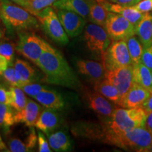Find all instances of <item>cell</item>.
I'll return each mask as SVG.
<instances>
[{"label": "cell", "instance_id": "obj_1", "mask_svg": "<svg viewBox=\"0 0 152 152\" xmlns=\"http://www.w3.org/2000/svg\"><path fill=\"white\" fill-rule=\"evenodd\" d=\"M35 65L40 68L49 84L71 89L80 87L78 78L61 53L50 45L42 53Z\"/></svg>", "mask_w": 152, "mask_h": 152}, {"label": "cell", "instance_id": "obj_2", "mask_svg": "<svg viewBox=\"0 0 152 152\" xmlns=\"http://www.w3.org/2000/svg\"><path fill=\"white\" fill-rule=\"evenodd\" d=\"M97 137L106 144L136 151L144 152L152 142V133L144 127H138L121 132L102 130Z\"/></svg>", "mask_w": 152, "mask_h": 152}, {"label": "cell", "instance_id": "obj_3", "mask_svg": "<svg viewBox=\"0 0 152 152\" xmlns=\"http://www.w3.org/2000/svg\"><path fill=\"white\" fill-rule=\"evenodd\" d=\"M0 18L7 27L16 30L39 27V20L35 15L11 0H0Z\"/></svg>", "mask_w": 152, "mask_h": 152}, {"label": "cell", "instance_id": "obj_4", "mask_svg": "<svg viewBox=\"0 0 152 152\" xmlns=\"http://www.w3.org/2000/svg\"><path fill=\"white\" fill-rule=\"evenodd\" d=\"M147 118L142 107L123 108L116 106L109 121L104 125L102 130L112 132H121L131 129L144 127Z\"/></svg>", "mask_w": 152, "mask_h": 152}, {"label": "cell", "instance_id": "obj_5", "mask_svg": "<svg viewBox=\"0 0 152 152\" xmlns=\"http://www.w3.org/2000/svg\"><path fill=\"white\" fill-rule=\"evenodd\" d=\"M49 46V43L35 33L22 32L19 33L16 50L19 54L35 64L42 53Z\"/></svg>", "mask_w": 152, "mask_h": 152}, {"label": "cell", "instance_id": "obj_6", "mask_svg": "<svg viewBox=\"0 0 152 152\" xmlns=\"http://www.w3.org/2000/svg\"><path fill=\"white\" fill-rule=\"evenodd\" d=\"M36 17L41 23L45 33L53 41L62 45H66L69 42L68 36L52 7H49L43 9L38 13Z\"/></svg>", "mask_w": 152, "mask_h": 152}, {"label": "cell", "instance_id": "obj_7", "mask_svg": "<svg viewBox=\"0 0 152 152\" xmlns=\"http://www.w3.org/2000/svg\"><path fill=\"white\" fill-rule=\"evenodd\" d=\"M101 58L107 71L132 65V61L125 39L112 41Z\"/></svg>", "mask_w": 152, "mask_h": 152}, {"label": "cell", "instance_id": "obj_8", "mask_svg": "<svg viewBox=\"0 0 152 152\" xmlns=\"http://www.w3.org/2000/svg\"><path fill=\"white\" fill-rule=\"evenodd\" d=\"M84 38L87 48L99 54L101 58L112 42L106 28L93 23L85 26Z\"/></svg>", "mask_w": 152, "mask_h": 152}, {"label": "cell", "instance_id": "obj_9", "mask_svg": "<svg viewBox=\"0 0 152 152\" xmlns=\"http://www.w3.org/2000/svg\"><path fill=\"white\" fill-rule=\"evenodd\" d=\"M105 28L112 41L126 39L136 35L135 26L128 19L115 13H109Z\"/></svg>", "mask_w": 152, "mask_h": 152}, {"label": "cell", "instance_id": "obj_10", "mask_svg": "<svg viewBox=\"0 0 152 152\" xmlns=\"http://www.w3.org/2000/svg\"><path fill=\"white\" fill-rule=\"evenodd\" d=\"M105 78L116 87L122 99L134 83L133 66H123V67L109 70L106 71Z\"/></svg>", "mask_w": 152, "mask_h": 152}, {"label": "cell", "instance_id": "obj_11", "mask_svg": "<svg viewBox=\"0 0 152 152\" xmlns=\"http://www.w3.org/2000/svg\"><path fill=\"white\" fill-rule=\"evenodd\" d=\"M56 12L68 37H75L83 33L86 26V19L71 11L56 9Z\"/></svg>", "mask_w": 152, "mask_h": 152}, {"label": "cell", "instance_id": "obj_12", "mask_svg": "<svg viewBox=\"0 0 152 152\" xmlns=\"http://www.w3.org/2000/svg\"><path fill=\"white\" fill-rule=\"evenodd\" d=\"M84 93L85 99L91 109L102 116L109 118L111 117L115 106L109 99L94 90L92 91L86 88Z\"/></svg>", "mask_w": 152, "mask_h": 152}, {"label": "cell", "instance_id": "obj_13", "mask_svg": "<svg viewBox=\"0 0 152 152\" xmlns=\"http://www.w3.org/2000/svg\"><path fill=\"white\" fill-rule=\"evenodd\" d=\"M149 90L133 83L132 86L121 100L118 106L123 108L142 107L151 95Z\"/></svg>", "mask_w": 152, "mask_h": 152}, {"label": "cell", "instance_id": "obj_14", "mask_svg": "<svg viewBox=\"0 0 152 152\" xmlns=\"http://www.w3.org/2000/svg\"><path fill=\"white\" fill-rule=\"evenodd\" d=\"M62 123V118L56 110L45 108L42 109L40 115L35 124V128L49 135L58 130Z\"/></svg>", "mask_w": 152, "mask_h": 152}, {"label": "cell", "instance_id": "obj_15", "mask_svg": "<svg viewBox=\"0 0 152 152\" xmlns=\"http://www.w3.org/2000/svg\"><path fill=\"white\" fill-rule=\"evenodd\" d=\"M78 72L88 77L93 83L105 78L106 68L102 62L92 60H78L76 64Z\"/></svg>", "mask_w": 152, "mask_h": 152}, {"label": "cell", "instance_id": "obj_16", "mask_svg": "<svg viewBox=\"0 0 152 152\" xmlns=\"http://www.w3.org/2000/svg\"><path fill=\"white\" fill-rule=\"evenodd\" d=\"M42 111V106L31 99H28L27 103L22 110L15 113V123H23L28 127H35Z\"/></svg>", "mask_w": 152, "mask_h": 152}, {"label": "cell", "instance_id": "obj_17", "mask_svg": "<svg viewBox=\"0 0 152 152\" xmlns=\"http://www.w3.org/2000/svg\"><path fill=\"white\" fill-rule=\"evenodd\" d=\"M96 1L99 2L102 6H104L110 12L118 14L125 17L130 23H132L135 27L144 14L138 11L133 7L121 5L119 4L111 2L108 0H96Z\"/></svg>", "mask_w": 152, "mask_h": 152}, {"label": "cell", "instance_id": "obj_18", "mask_svg": "<svg viewBox=\"0 0 152 152\" xmlns=\"http://www.w3.org/2000/svg\"><path fill=\"white\" fill-rule=\"evenodd\" d=\"M52 7L55 9L71 11L88 20L90 16V0H57Z\"/></svg>", "mask_w": 152, "mask_h": 152}, {"label": "cell", "instance_id": "obj_19", "mask_svg": "<svg viewBox=\"0 0 152 152\" xmlns=\"http://www.w3.org/2000/svg\"><path fill=\"white\" fill-rule=\"evenodd\" d=\"M33 99L44 107L56 111L63 109L65 106V102L61 95L49 88L39 92Z\"/></svg>", "mask_w": 152, "mask_h": 152}, {"label": "cell", "instance_id": "obj_20", "mask_svg": "<svg viewBox=\"0 0 152 152\" xmlns=\"http://www.w3.org/2000/svg\"><path fill=\"white\" fill-rule=\"evenodd\" d=\"M136 35L137 36L144 47L152 44V14L145 13L136 27Z\"/></svg>", "mask_w": 152, "mask_h": 152}, {"label": "cell", "instance_id": "obj_21", "mask_svg": "<svg viewBox=\"0 0 152 152\" xmlns=\"http://www.w3.org/2000/svg\"><path fill=\"white\" fill-rule=\"evenodd\" d=\"M47 137L49 146L53 151L65 152L71 149V141L68 133L65 131L57 130L47 135Z\"/></svg>", "mask_w": 152, "mask_h": 152}, {"label": "cell", "instance_id": "obj_22", "mask_svg": "<svg viewBox=\"0 0 152 152\" xmlns=\"http://www.w3.org/2000/svg\"><path fill=\"white\" fill-rule=\"evenodd\" d=\"M93 88L95 91L105 96L110 102L118 106L121 99V95L116 87L111 84L107 79L104 78L102 80L95 82Z\"/></svg>", "mask_w": 152, "mask_h": 152}, {"label": "cell", "instance_id": "obj_23", "mask_svg": "<svg viewBox=\"0 0 152 152\" xmlns=\"http://www.w3.org/2000/svg\"><path fill=\"white\" fill-rule=\"evenodd\" d=\"M14 67L23 85L26 83H35L37 80V74L36 71L33 66H30L29 63L26 61L16 58L14 62Z\"/></svg>", "mask_w": 152, "mask_h": 152}, {"label": "cell", "instance_id": "obj_24", "mask_svg": "<svg viewBox=\"0 0 152 152\" xmlns=\"http://www.w3.org/2000/svg\"><path fill=\"white\" fill-rule=\"evenodd\" d=\"M133 82L152 93L151 71L142 62L133 66Z\"/></svg>", "mask_w": 152, "mask_h": 152}, {"label": "cell", "instance_id": "obj_25", "mask_svg": "<svg viewBox=\"0 0 152 152\" xmlns=\"http://www.w3.org/2000/svg\"><path fill=\"white\" fill-rule=\"evenodd\" d=\"M109 11L96 0H90V16L89 20L93 23L105 28Z\"/></svg>", "mask_w": 152, "mask_h": 152}, {"label": "cell", "instance_id": "obj_26", "mask_svg": "<svg viewBox=\"0 0 152 152\" xmlns=\"http://www.w3.org/2000/svg\"><path fill=\"white\" fill-rule=\"evenodd\" d=\"M125 41L128 45L132 65L134 66L140 64L142 60L144 47L138 37H137L136 35H134L125 39Z\"/></svg>", "mask_w": 152, "mask_h": 152}, {"label": "cell", "instance_id": "obj_27", "mask_svg": "<svg viewBox=\"0 0 152 152\" xmlns=\"http://www.w3.org/2000/svg\"><path fill=\"white\" fill-rule=\"evenodd\" d=\"M12 106L0 103V129L8 130L15 123V111Z\"/></svg>", "mask_w": 152, "mask_h": 152}, {"label": "cell", "instance_id": "obj_28", "mask_svg": "<svg viewBox=\"0 0 152 152\" xmlns=\"http://www.w3.org/2000/svg\"><path fill=\"white\" fill-rule=\"evenodd\" d=\"M10 106H12L16 111H20L24 108L27 103L28 98L26 97V93L20 87H10Z\"/></svg>", "mask_w": 152, "mask_h": 152}, {"label": "cell", "instance_id": "obj_29", "mask_svg": "<svg viewBox=\"0 0 152 152\" xmlns=\"http://www.w3.org/2000/svg\"><path fill=\"white\" fill-rule=\"evenodd\" d=\"M15 49L16 45L12 42L3 39V38L0 39V54L8 60L9 66H11L13 63Z\"/></svg>", "mask_w": 152, "mask_h": 152}, {"label": "cell", "instance_id": "obj_30", "mask_svg": "<svg viewBox=\"0 0 152 152\" xmlns=\"http://www.w3.org/2000/svg\"><path fill=\"white\" fill-rule=\"evenodd\" d=\"M1 77L7 83L10 85V87H18L23 85L22 82L19 79L14 67L9 66L3 72Z\"/></svg>", "mask_w": 152, "mask_h": 152}, {"label": "cell", "instance_id": "obj_31", "mask_svg": "<svg viewBox=\"0 0 152 152\" xmlns=\"http://www.w3.org/2000/svg\"><path fill=\"white\" fill-rule=\"evenodd\" d=\"M57 0H28V11L36 16L38 13L46 9L47 7L52 6L53 4Z\"/></svg>", "mask_w": 152, "mask_h": 152}, {"label": "cell", "instance_id": "obj_32", "mask_svg": "<svg viewBox=\"0 0 152 152\" xmlns=\"http://www.w3.org/2000/svg\"><path fill=\"white\" fill-rule=\"evenodd\" d=\"M20 88L23 90V92L26 94L29 95L30 96L33 98L35 97L36 95L39 94V92L49 89L45 85L35 83H26V84H23L22 86H20Z\"/></svg>", "mask_w": 152, "mask_h": 152}, {"label": "cell", "instance_id": "obj_33", "mask_svg": "<svg viewBox=\"0 0 152 152\" xmlns=\"http://www.w3.org/2000/svg\"><path fill=\"white\" fill-rule=\"evenodd\" d=\"M9 151L11 152H26L28 151L24 142L18 138H11L8 141Z\"/></svg>", "mask_w": 152, "mask_h": 152}, {"label": "cell", "instance_id": "obj_34", "mask_svg": "<svg viewBox=\"0 0 152 152\" xmlns=\"http://www.w3.org/2000/svg\"><path fill=\"white\" fill-rule=\"evenodd\" d=\"M45 133L38 130V151L39 152H51L52 149L49 146V141H47Z\"/></svg>", "mask_w": 152, "mask_h": 152}, {"label": "cell", "instance_id": "obj_35", "mask_svg": "<svg viewBox=\"0 0 152 152\" xmlns=\"http://www.w3.org/2000/svg\"><path fill=\"white\" fill-rule=\"evenodd\" d=\"M38 142V136L37 133L34 128V127H30V130L29 134H28L27 137H26L25 144H26V147H27L28 151H31L36 146V144Z\"/></svg>", "mask_w": 152, "mask_h": 152}, {"label": "cell", "instance_id": "obj_36", "mask_svg": "<svg viewBox=\"0 0 152 152\" xmlns=\"http://www.w3.org/2000/svg\"><path fill=\"white\" fill-rule=\"evenodd\" d=\"M141 62L152 71V44L149 46L144 47Z\"/></svg>", "mask_w": 152, "mask_h": 152}, {"label": "cell", "instance_id": "obj_37", "mask_svg": "<svg viewBox=\"0 0 152 152\" xmlns=\"http://www.w3.org/2000/svg\"><path fill=\"white\" fill-rule=\"evenodd\" d=\"M132 7L142 14L151 12L152 11V0H141Z\"/></svg>", "mask_w": 152, "mask_h": 152}, {"label": "cell", "instance_id": "obj_38", "mask_svg": "<svg viewBox=\"0 0 152 152\" xmlns=\"http://www.w3.org/2000/svg\"><path fill=\"white\" fill-rule=\"evenodd\" d=\"M0 103L10 105V93L4 85L0 83Z\"/></svg>", "mask_w": 152, "mask_h": 152}, {"label": "cell", "instance_id": "obj_39", "mask_svg": "<svg viewBox=\"0 0 152 152\" xmlns=\"http://www.w3.org/2000/svg\"><path fill=\"white\" fill-rule=\"evenodd\" d=\"M141 0H111L110 1L113 3L119 4L129 6V7H132V6L137 4L140 2Z\"/></svg>", "mask_w": 152, "mask_h": 152}, {"label": "cell", "instance_id": "obj_40", "mask_svg": "<svg viewBox=\"0 0 152 152\" xmlns=\"http://www.w3.org/2000/svg\"><path fill=\"white\" fill-rule=\"evenodd\" d=\"M9 66L8 60L2 55L0 54V75H2L3 72Z\"/></svg>", "mask_w": 152, "mask_h": 152}, {"label": "cell", "instance_id": "obj_41", "mask_svg": "<svg viewBox=\"0 0 152 152\" xmlns=\"http://www.w3.org/2000/svg\"><path fill=\"white\" fill-rule=\"evenodd\" d=\"M142 108L144 110L146 114L149 113L150 112L152 111V93L150 95L149 99L146 101V102L142 105Z\"/></svg>", "mask_w": 152, "mask_h": 152}, {"label": "cell", "instance_id": "obj_42", "mask_svg": "<svg viewBox=\"0 0 152 152\" xmlns=\"http://www.w3.org/2000/svg\"><path fill=\"white\" fill-rule=\"evenodd\" d=\"M144 128H145L150 132L152 133V111L147 115Z\"/></svg>", "mask_w": 152, "mask_h": 152}, {"label": "cell", "instance_id": "obj_43", "mask_svg": "<svg viewBox=\"0 0 152 152\" xmlns=\"http://www.w3.org/2000/svg\"><path fill=\"white\" fill-rule=\"evenodd\" d=\"M11 1H14V3L17 4L21 6V7H24L28 11V8H29V4H28V0H11Z\"/></svg>", "mask_w": 152, "mask_h": 152}, {"label": "cell", "instance_id": "obj_44", "mask_svg": "<svg viewBox=\"0 0 152 152\" xmlns=\"http://www.w3.org/2000/svg\"><path fill=\"white\" fill-rule=\"evenodd\" d=\"M7 149H8V147H7L6 144L3 142L2 138H1V135H0V151H8V150Z\"/></svg>", "mask_w": 152, "mask_h": 152}, {"label": "cell", "instance_id": "obj_45", "mask_svg": "<svg viewBox=\"0 0 152 152\" xmlns=\"http://www.w3.org/2000/svg\"><path fill=\"white\" fill-rule=\"evenodd\" d=\"M144 152H152V142H151V144L149 146V147L147 148V149L145 150V151Z\"/></svg>", "mask_w": 152, "mask_h": 152}, {"label": "cell", "instance_id": "obj_46", "mask_svg": "<svg viewBox=\"0 0 152 152\" xmlns=\"http://www.w3.org/2000/svg\"><path fill=\"white\" fill-rule=\"evenodd\" d=\"M4 37V32H3V30L1 29V28L0 27V39H1V38H3Z\"/></svg>", "mask_w": 152, "mask_h": 152}, {"label": "cell", "instance_id": "obj_47", "mask_svg": "<svg viewBox=\"0 0 152 152\" xmlns=\"http://www.w3.org/2000/svg\"><path fill=\"white\" fill-rule=\"evenodd\" d=\"M151 80H152V71H151Z\"/></svg>", "mask_w": 152, "mask_h": 152}, {"label": "cell", "instance_id": "obj_48", "mask_svg": "<svg viewBox=\"0 0 152 152\" xmlns=\"http://www.w3.org/2000/svg\"><path fill=\"white\" fill-rule=\"evenodd\" d=\"M1 77V75H0V77Z\"/></svg>", "mask_w": 152, "mask_h": 152}, {"label": "cell", "instance_id": "obj_49", "mask_svg": "<svg viewBox=\"0 0 152 152\" xmlns=\"http://www.w3.org/2000/svg\"><path fill=\"white\" fill-rule=\"evenodd\" d=\"M108 1H111V0H108Z\"/></svg>", "mask_w": 152, "mask_h": 152}, {"label": "cell", "instance_id": "obj_50", "mask_svg": "<svg viewBox=\"0 0 152 152\" xmlns=\"http://www.w3.org/2000/svg\"><path fill=\"white\" fill-rule=\"evenodd\" d=\"M0 27H1V26H0Z\"/></svg>", "mask_w": 152, "mask_h": 152}]
</instances>
